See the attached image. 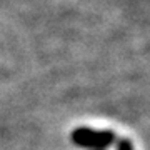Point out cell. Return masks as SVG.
<instances>
[{
  "label": "cell",
  "mask_w": 150,
  "mask_h": 150,
  "mask_svg": "<svg viewBox=\"0 0 150 150\" xmlns=\"http://www.w3.org/2000/svg\"><path fill=\"white\" fill-rule=\"evenodd\" d=\"M72 142L83 149L103 150L115 142V134L110 130H93L88 127H79L72 132Z\"/></svg>",
  "instance_id": "6da1fadb"
},
{
  "label": "cell",
  "mask_w": 150,
  "mask_h": 150,
  "mask_svg": "<svg viewBox=\"0 0 150 150\" xmlns=\"http://www.w3.org/2000/svg\"><path fill=\"white\" fill-rule=\"evenodd\" d=\"M117 150H134V144L129 139H120L117 144Z\"/></svg>",
  "instance_id": "7a4b0ae2"
}]
</instances>
